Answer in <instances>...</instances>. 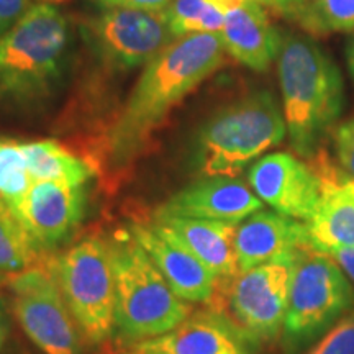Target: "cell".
Segmentation results:
<instances>
[{"instance_id":"1","label":"cell","mask_w":354,"mask_h":354,"mask_svg":"<svg viewBox=\"0 0 354 354\" xmlns=\"http://www.w3.org/2000/svg\"><path fill=\"white\" fill-rule=\"evenodd\" d=\"M220 35L192 33L176 38L141 74L125 107L107 133V156L123 166L138 156L171 110L225 63Z\"/></svg>"},{"instance_id":"2","label":"cell","mask_w":354,"mask_h":354,"mask_svg":"<svg viewBox=\"0 0 354 354\" xmlns=\"http://www.w3.org/2000/svg\"><path fill=\"white\" fill-rule=\"evenodd\" d=\"M277 73L290 146L310 159L344 109L342 71L312 37L289 33L282 37Z\"/></svg>"},{"instance_id":"3","label":"cell","mask_w":354,"mask_h":354,"mask_svg":"<svg viewBox=\"0 0 354 354\" xmlns=\"http://www.w3.org/2000/svg\"><path fill=\"white\" fill-rule=\"evenodd\" d=\"M115 268V326L122 338L146 342L187 320L192 307L179 297L131 233L110 243Z\"/></svg>"},{"instance_id":"4","label":"cell","mask_w":354,"mask_h":354,"mask_svg":"<svg viewBox=\"0 0 354 354\" xmlns=\"http://www.w3.org/2000/svg\"><path fill=\"white\" fill-rule=\"evenodd\" d=\"M69 25L56 7L37 3L0 38V97L48 95L63 74Z\"/></svg>"},{"instance_id":"5","label":"cell","mask_w":354,"mask_h":354,"mask_svg":"<svg viewBox=\"0 0 354 354\" xmlns=\"http://www.w3.org/2000/svg\"><path fill=\"white\" fill-rule=\"evenodd\" d=\"M284 112L271 92H254L221 109L197 138L198 169L205 177H236L286 138Z\"/></svg>"},{"instance_id":"6","label":"cell","mask_w":354,"mask_h":354,"mask_svg":"<svg viewBox=\"0 0 354 354\" xmlns=\"http://www.w3.org/2000/svg\"><path fill=\"white\" fill-rule=\"evenodd\" d=\"M354 308V289L330 254L310 250L294 268L282 326L287 354L312 346Z\"/></svg>"},{"instance_id":"7","label":"cell","mask_w":354,"mask_h":354,"mask_svg":"<svg viewBox=\"0 0 354 354\" xmlns=\"http://www.w3.org/2000/svg\"><path fill=\"white\" fill-rule=\"evenodd\" d=\"M84 339L102 344L115 326V268L110 243L86 238L51 264Z\"/></svg>"},{"instance_id":"8","label":"cell","mask_w":354,"mask_h":354,"mask_svg":"<svg viewBox=\"0 0 354 354\" xmlns=\"http://www.w3.org/2000/svg\"><path fill=\"white\" fill-rule=\"evenodd\" d=\"M295 263H268L218 281L210 310L223 315L251 344L281 333Z\"/></svg>"},{"instance_id":"9","label":"cell","mask_w":354,"mask_h":354,"mask_svg":"<svg viewBox=\"0 0 354 354\" xmlns=\"http://www.w3.org/2000/svg\"><path fill=\"white\" fill-rule=\"evenodd\" d=\"M7 284L17 320L44 354H79V328L53 271L33 266Z\"/></svg>"},{"instance_id":"10","label":"cell","mask_w":354,"mask_h":354,"mask_svg":"<svg viewBox=\"0 0 354 354\" xmlns=\"http://www.w3.org/2000/svg\"><path fill=\"white\" fill-rule=\"evenodd\" d=\"M97 51L120 69L149 64L174 41L162 12L110 8L88 24Z\"/></svg>"},{"instance_id":"11","label":"cell","mask_w":354,"mask_h":354,"mask_svg":"<svg viewBox=\"0 0 354 354\" xmlns=\"http://www.w3.org/2000/svg\"><path fill=\"white\" fill-rule=\"evenodd\" d=\"M251 189L277 214L308 221L322 201V183L308 162L290 153H271L248 172Z\"/></svg>"},{"instance_id":"12","label":"cell","mask_w":354,"mask_h":354,"mask_svg":"<svg viewBox=\"0 0 354 354\" xmlns=\"http://www.w3.org/2000/svg\"><path fill=\"white\" fill-rule=\"evenodd\" d=\"M86 201L84 185L37 180L12 210L38 251H46L68 240L81 225L86 215Z\"/></svg>"},{"instance_id":"13","label":"cell","mask_w":354,"mask_h":354,"mask_svg":"<svg viewBox=\"0 0 354 354\" xmlns=\"http://www.w3.org/2000/svg\"><path fill=\"white\" fill-rule=\"evenodd\" d=\"M130 233L180 299L210 304L218 279L165 223H135Z\"/></svg>"},{"instance_id":"14","label":"cell","mask_w":354,"mask_h":354,"mask_svg":"<svg viewBox=\"0 0 354 354\" xmlns=\"http://www.w3.org/2000/svg\"><path fill=\"white\" fill-rule=\"evenodd\" d=\"M234 245L240 272L268 263H297L313 250L307 223L266 210L243 220L236 230Z\"/></svg>"},{"instance_id":"15","label":"cell","mask_w":354,"mask_h":354,"mask_svg":"<svg viewBox=\"0 0 354 354\" xmlns=\"http://www.w3.org/2000/svg\"><path fill=\"white\" fill-rule=\"evenodd\" d=\"M264 203L236 177H205L172 196L156 215L187 216L238 225Z\"/></svg>"},{"instance_id":"16","label":"cell","mask_w":354,"mask_h":354,"mask_svg":"<svg viewBox=\"0 0 354 354\" xmlns=\"http://www.w3.org/2000/svg\"><path fill=\"white\" fill-rule=\"evenodd\" d=\"M220 39L230 56L258 73L269 69L282 44L264 6L256 0H243L223 12Z\"/></svg>"},{"instance_id":"17","label":"cell","mask_w":354,"mask_h":354,"mask_svg":"<svg viewBox=\"0 0 354 354\" xmlns=\"http://www.w3.org/2000/svg\"><path fill=\"white\" fill-rule=\"evenodd\" d=\"M250 342L214 310L189 317L174 330L136 344V351L158 354H251Z\"/></svg>"},{"instance_id":"18","label":"cell","mask_w":354,"mask_h":354,"mask_svg":"<svg viewBox=\"0 0 354 354\" xmlns=\"http://www.w3.org/2000/svg\"><path fill=\"white\" fill-rule=\"evenodd\" d=\"M156 220L165 223L218 281H227L240 272L234 245L238 225L165 215H156Z\"/></svg>"},{"instance_id":"19","label":"cell","mask_w":354,"mask_h":354,"mask_svg":"<svg viewBox=\"0 0 354 354\" xmlns=\"http://www.w3.org/2000/svg\"><path fill=\"white\" fill-rule=\"evenodd\" d=\"M305 223L315 251L333 254L354 248V179L325 190L315 214Z\"/></svg>"},{"instance_id":"20","label":"cell","mask_w":354,"mask_h":354,"mask_svg":"<svg viewBox=\"0 0 354 354\" xmlns=\"http://www.w3.org/2000/svg\"><path fill=\"white\" fill-rule=\"evenodd\" d=\"M19 146L33 180H55V183L84 185L92 177L91 166L57 145L56 141H30V143H19Z\"/></svg>"},{"instance_id":"21","label":"cell","mask_w":354,"mask_h":354,"mask_svg":"<svg viewBox=\"0 0 354 354\" xmlns=\"http://www.w3.org/2000/svg\"><path fill=\"white\" fill-rule=\"evenodd\" d=\"M37 245L8 203L0 197V279L7 281L37 266Z\"/></svg>"},{"instance_id":"22","label":"cell","mask_w":354,"mask_h":354,"mask_svg":"<svg viewBox=\"0 0 354 354\" xmlns=\"http://www.w3.org/2000/svg\"><path fill=\"white\" fill-rule=\"evenodd\" d=\"M308 37L354 32V0H312L290 15Z\"/></svg>"},{"instance_id":"23","label":"cell","mask_w":354,"mask_h":354,"mask_svg":"<svg viewBox=\"0 0 354 354\" xmlns=\"http://www.w3.org/2000/svg\"><path fill=\"white\" fill-rule=\"evenodd\" d=\"M162 13L176 38L192 33L220 35L223 28V15L207 0H172Z\"/></svg>"},{"instance_id":"24","label":"cell","mask_w":354,"mask_h":354,"mask_svg":"<svg viewBox=\"0 0 354 354\" xmlns=\"http://www.w3.org/2000/svg\"><path fill=\"white\" fill-rule=\"evenodd\" d=\"M32 183L33 179L19 143L0 140V197L13 209Z\"/></svg>"},{"instance_id":"25","label":"cell","mask_w":354,"mask_h":354,"mask_svg":"<svg viewBox=\"0 0 354 354\" xmlns=\"http://www.w3.org/2000/svg\"><path fill=\"white\" fill-rule=\"evenodd\" d=\"M304 354H354V312L336 322Z\"/></svg>"},{"instance_id":"26","label":"cell","mask_w":354,"mask_h":354,"mask_svg":"<svg viewBox=\"0 0 354 354\" xmlns=\"http://www.w3.org/2000/svg\"><path fill=\"white\" fill-rule=\"evenodd\" d=\"M331 141L336 165L349 179H354V117L333 128Z\"/></svg>"},{"instance_id":"27","label":"cell","mask_w":354,"mask_h":354,"mask_svg":"<svg viewBox=\"0 0 354 354\" xmlns=\"http://www.w3.org/2000/svg\"><path fill=\"white\" fill-rule=\"evenodd\" d=\"M28 0H0V38L28 10Z\"/></svg>"},{"instance_id":"28","label":"cell","mask_w":354,"mask_h":354,"mask_svg":"<svg viewBox=\"0 0 354 354\" xmlns=\"http://www.w3.org/2000/svg\"><path fill=\"white\" fill-rule=\"evenodd\" d=\"M100 3L115 8H131V10L162 12L171 6L172 0H99Z\"/></svg>"},{"instance_id":"29","label":"cell","mask_w":354,"mask_h":354,"mask_svg":"<svg viewBox=\"0 0 354 354\" xmlns=\"http://www.w3.org/2000/svg\"><path fill=\"white\" fill-rule=\"evenodd\" d=\"M331 258L336 261V264L343 269L349 281L354 284V248H348V250L336 251V253L330 254Z\"/></svg>"},{"instance_id":"30","label":"cell","mask_w":354,"mask_h":354,"mask_svg":"<svg viewBox=\"0 0 354 354\" xmlns=\"http://www.w3.org/2000/svg\"><path fill=\"white\" fill-rule=\"evenodd\" d=\"M310 2H312V0H279V6L276 8V12L282 13V15H286V17H290Z\"/></svg>"},{"instance_id":"31","label":"cell","mask_w":354,"mask_h":354,"mask_svg":"<svg viewBox=\"0 0 354 354\" xmlns=\"http://www.w3.org/2000/svg\"><path fill=\"white\" fill-rule=\"evenodd\" d=\"M8 335V322H7V313L6 307H3L2 299H0V348L3 346Z\"/></svg>"},{"instance_id":"32","label":"cell","mask_w":354,"mask_h":354,"mask_svg":"<svg viewBox=\"0 0 354 354\" xmlns=\"http://www.w3.org/2000/svg\"><path fill=\"white\" fill-rule=\"evenodd\" d=\"M346 56H348L349 71H351V76L354 77V37H353V39H351V41H349V44H348V53H346Z\"/></svg>"},{"instance_id":"33","label":"cell","mask_w":354,"mask_h":354,"mask_svg":"<svg viewBox=\"0 0 354 354\" xmlns=\"http://www.w3.org/2000/svg\"><path fill=\"white\" fill-rule=\"evenodd\" d=\"M256 2H259L261 6H264V7L272 8V10H276L279 6V0H256Z\"/></svg>"},{"instance_id":"34","label":"cell","mask_w":354,"mask_h":354,"mask_svg":"<svg viewBox=\"0 0 354 354\" xmlns=\"http://www.w3.org/2000/svg\"><path fill=\"white\" fill-rule=\"evenodd\" d=\"M130 354H158V353H149V351H133V353H130Z\"/></svg>"},{"instance_id":"35","label":"cell","mask_w":354,"mask_h":354,"mask_svg":"<svg viewBox=\"0 0 354 354\" xmlns=\"http://www.w3.org/2000/svg\"><path fill=\"white\" fill-rule=\"evenodd\" d=\"M48 2H61V0H48Z\"/></svg>"}]
</instances>
